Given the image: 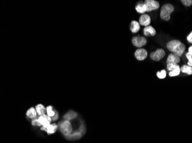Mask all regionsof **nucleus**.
Listing matches in <instances>:
<instances>
[{"mask_svg": "<svg viewBox=\"0 0 192 143\" xmlns=\"http://www.w3.org/2000/svg\"><path fill=\"white\" fill-rule=\"evenodd\" d=\"M180 72H181V68L179 65L177 66L176 67V68L173 70V71L170 72L168 73L169 76L170 77H174V76H178L180 75Z\"/></svg>", "mask_w": 192, "mask_h": 143, "instance_id": "obj_19", "label": "nucleus"}, {"mask_svg": "<svg viewBox=\"0 0 192 143\" xmlns=\"http://www.w3.org/2000/svg\"><path fill=\"white\" fill-rule=\"evenodd\" d=\"M32 124L34 126H42L41 124L39 123L38 119H33L32 121Z\"/></svg>", "mask_w": 192, "mask_h": 143, "instance_id": "obj_25", "label": "nucleus"}, {"mask_svg": "<svg viewBox=\"0 0 192 143\" xmlns=\"http://www.w3.org/2000/svg\"><path fill=\"white\" fill-rule=\"evenodd\" d=\"M156 76L160 79H163L166 77V72L165 69L162 70L161 72H158L156 73Z\"/></svg>", "mask_w": 192, "mask_h": 143, "instance_id": "obj_21", "label": "nucleus"}, {"mask_svg": "<svg viewBox=\"0 0 192 143\" xmlns=\"http://www.w3.org/2000/svg\"><path fill=\"white\" fill-rule=\"evenodd\" d=\"M181 2L185 6H190L192 5V0H182Z\"/></svg>", "mask_w": 192, "mask_h": 143, "instance_id": "obj_24", "label": "nucleus"}, {"mask_svg": "<svg viewBox=\"0 0 192 143\" xmlns=\"http://www.w3.org/2000/svg\"><path fill=\"white\" fill-rule=\"evenodd\" d=\"M174 8L173 5L170 4H166L161 8L160 17L162 20L168 21L170 19V15L174 12Z\"/></svg>", "mask_w": 192, "mask_h": 143, "instance_id": "obj_2", "label": "nucleus"}, {"mask_svg": "<svg viewBox=\"0 0 192 143\" xmlns=\"http://www.w3.org/2000/svg\"><path fill=\"white\" fill-rule=\"evenodd\" d=\"M46 110H47V115L49 116H50L51 117H53L56 113V111H54L53 109V108L52 106H48L47 108H46Z\"/></svg>", "mask_w": 192, "mask_h": 143, "instance_id": "obj_20", "label": "nucleus"}, {"mask_svg": "<svg viewBox=\"0 0 192 143\" xmlns=\"http://www.w3.org/2000/svg\"><path fill=\"white\" fill-rule=\"evenodd\" d=\"M26 115L28 117L30 118L31 119H35L36 117L37 112L34 108L32 107L27 111Z\"/></svg>", "mask_w": 192, "mask_h": 143, "instance_id": "obj_14", "label": "nucleus"}, {"mask_svg": "<svg viewBox=\"0 0 192 143\" xmlns=\"http://www.w3.org/2000/svg\"><path fill=\"white\" fill-rule=\"evenodd\" d=\"M181 71L189 75H192V67L187 65H184L181 66Z\"/></svg>", "mask_w": 192, "mask_h": 143, "instance_id": "obj_18", "label": "nucleus"}, {"mask_svg": "<svg viewBox=\"0 0 192 143\" xmlns=\"http://www.w3.org/2000/svg\"><path fill=\"white\" fill-rule=\"evenodd\" d=\"M188 52L190 54H192V47H189V48Z\"/></svg>", "mask_w": 192, "mask_h": 143, "instance_id": "obj_28", "label": "nucleus"}, {"mask_svg": "<svg viewBox=\"0 0 192 143\" xmlns=\"http://www.w3.org/2000/svg\"><path fill=\"white\" fill-rule=\"evenodd\" d=\"M57 128H58V125L55 124H50L49 125L43 126L41 129L47 132L49 134H52L55 132Z\"/></svg>", "mask_w": 192, "mask_h": 143, "instance_id": "obj_10", "label": "nucleus"}, {"mask_svg": "<svg viewBox=\"0 0 192 143\" xmlns=\"http://www.w3.org/2000/svg\"><path fill=\"white\" fill-rule=\"evenodd\" d=\"M38 120L39 123L41 124L42 126H45V125H49L51 124L52 119L48 115L44 114L39 116V117L38 118Z\"/></svg>", "mask_w": 192, "mask_h": 143, "instance_id": "obj_9", "label": "nucleus"}, {"mask_svg": "<svg viewBox=\"0 0 192 143\" xmlns=\"http://www.w3.org/2000/svg\"><path fill=\"white\" fill-rule=\"evenodd\" d=\"M144 35L146 36H154L156 35V30L152 26H147L144 28Z\"/></svg>", "mask_w": 192, "mask_h": 143, "instance_id": "obj_12", "label": "nucleus"}, {"mask_svg": "<svg viewBox=\"0 0 192 143\" xmlns=\"http://www.w3.org/2000/svg\"><path fill=\"white\" fill-rule=\"evenodd\" d=\"M135 9L137 13L140 14H143L147 12V8L144 3H139L135 6Z\"/></svg>", "mask_w": 192, "mask_h": 143, "instance_id": "obj_15", "label": "nucleus"}, {"mask_svg": "<svg viewBox=\"0 0 192 143\" xmlns=\"http://www.w3.org/2000/svg\"><path fill=\"white\" fill-rule=\"evenodd\" d=\"M144 4L146 6L147 12H148L157 10L160 6L159 2L155 0H146Z\"/></svg>", "mask_w": 192, "mask_h": 143, "instance_id": "obj_5", "label": "nucleus"}, {"mask_svg": "<svg viewBox=\"0 0 192 143\" xmlns=\"http://www.w3.org/2000/svg\"><path fill=\"white\" fill-rule=\"evenodd\" d=\"M133 45L137 48H142L147 44V40L144 37L135 36L132 39Z\"/></svg>", "mask_w": 192, "mask_h": 143, "instance_id": "obj_6", "label": "nucleus"}, {"mask_svg": "<svg viewBox=\"0 0 192 143\" xmlns=\"http://www.w3.org/2000/svg\"><path fill=\"white\" fill-rule=\"evenodd\" d=\"M58 118V112H56L55 115L52 117V120H57Z\"/></svg>", "mask_w": 192, "mask_h": 143, "instance_id": "obj_27", "label": "nucleus"}, {"mask_svg": "<svg viewBox=\"0 0 192 143\" xmlns=\"http://www.w3.org/2000/svg\"><path fill=\"white\" fill-rule=\"evenodd\" d=\"M36 111L37 114L39 115V116L45 114L46 112H47V110L46 108L44 107L42 104H38L36 106Z\"/></svg>", "mask_w": 192, "mask_h": 143, "instance_id": "obj_16", "label": "nucleus"}, {"mask_svg": "<svg viewBox=\"0 0 192 143\" xmlns=\"http://www.w3.org/2000/svg\"><path fill=\"white\" fill-rule=\"evenodd\" d=\"M186 58L189 60V61L187 62V65L192 67V54H190L189 52H187L186 53Z\"/></svg>", "mask_w": 192, "mask_h": 143, "instance_id": "obj_23", "label": "nucleus"}, {"mask_svg": "<svg viewBox=\"0 0 192 143\" xmlns=\"http://www.w3.org/2000/svg\"><path fill=\"white\" fill-rule=\"evenodd\" d=\"M166 47L170 52H173V53L177 55L180 57H182L186 49L185 45L177 40H173L168 42Z\"/></svg>", "mask_w": 192, "mask_h": 143, "instance_id": "obj_1", "label": "nucleus"}, {"mask_svg": "<svg viewBox=\"0 0 192 143\" xmlns=\"http://www.w3.org/2000/svg\"><path fill=\"white\" fill-rule=\"evenodd\" d=\"M165 52L163 49L159 48L157 49L155 52L150 53V58L153 61H159L165 57Z\"/></svg>", "mask_w": 192, "mask_h": 143, "instance_id": "obj_4", "label": "nucleus"}, {"mask_svg": "<svg viewBox=\"0 0 192 143\" xmlns=\"http://www.w3.org/2000/svg\"><path fill=\"white\" fill-rule=\"evenodd\" d=\"M77 116V113L74 111H69L64 116V119L65 120H71L74 119Z\"/></svg>", "mask_w": 192, "mask_h": 143, "instance_id": "obj_17", "label": "nucleus"}, {"mask_svg": "<svg viewBox=\"0 0 192 143\" xmlns=\"http://www.w3.org/2000/svg\"><path fill=\"white\" fill-rule=\"evenodd\" d=\"M178 66L177 64H172V63H170V64H167V69L168 71H169L170 72L173 71V70H174L176 67Z\"/></svg>", "mask_w": 192, "mask_h": 143, "instance_id": "obj_22", "label": "nucleus"}, {"mask_svg": "<svg viewBox=\"0 0 192 143\" xmlns=\"http://www.w3.org/2000/svg\"><path fill=\"white\" fill-rule=\"evenodd\" d=\"M151 17L148 14H144L142 15L139 18V24L142 26H147L151 23Z\"/></svg>", "mask_w": 192, "mask_h": 143, "instance_id": "obj_8", "label": "nucleus"}, {"mask_svg": "<svg viewBox=\"0 0 192 143\" xmlns=\"http://www.w3.org/2000/svg\"><path fill=\"white\" fill-rule=\"evenodd\" d=\"M147 52L144 48H139L135 52V56L137 60L143 61L147 57Z\"/></svg>", "mask_w": 192, "mask_h": 143, "instance_id": "obj_7", "label": "nucleus"}, {"mask_svg": "<svg viewBox=\"0 0 192 143\" xmlns=\"http://www.w3.org/2000/svg\"><path fill=\"white\" fill-rule=\"evenodd\" d=\"M140 25L139 23H138L137 21H132L130 24V30L131 32L133 33H136L138 32L140 28Z\"/></svg>", "mask_w": 192, "mask_h": 143, "instance_id": "obj_13", "label": "nucleus"}, {"mask_svg": "<svg viewBox=\"0 0 192 143\" xmlns=\"http://www.w3.org/2000/svg\"><path fill=\"white\" fill-rule=\"evenodd\" d=\"M180 62V57H178L177 55L172 53L169 54V55L168 56L167 61H166L167 64H170V63L178 64Z\"/></svg>", "mask_w": 192, "mask_h": 143, "instance_id": "obj_11", "label": "nucleus"}, {"mask_svg": "<svg viewBox=\"0 0 192 143\" xmlns=\"http://www.w3.org/2000/svg\"><path fill=\"white\" fill-rule=\"evenodd\" d=\"M59 129L62 133L65 136H68L73 131L71 123L68 120H65L59 123Z\"/></svg>", "mask_w": 192, "mask_h": 143, "instance_id": "obj_3", "label": "nucleus"}, {"mask_svg": "<svg viewBox=\"0 0 192 143\" xmlns=\"http://www.w3.org/2000/svg\"><path fill=\"white\" fill-rule=\"evenodd\" d=\"M187 40L189 43L192 44V32H191L189 36L187 37Z\"/></svg>", "mask_w": 192, "mask_h": 143, "instance_id": "obj_26", "label": "nucleus"}]
</instances>
